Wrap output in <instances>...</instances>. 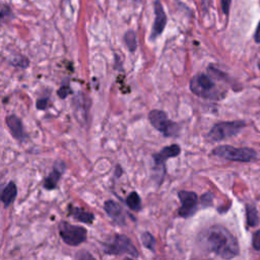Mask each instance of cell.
<instances>
[{
	"instance_id": "cell-1",
	"label": "cell",
	"mask_w": 260,
	"mask_h": 260,
	"mask_svg": "<svg viewBox=\"0 0 260 260\" xmlns=\"http://www.w3.org/2000/svg\"><path fill=\"white\" fill-rule=\"evenodd\" d=\"M202 242L207 250L224 259H231L239 254L237 239L223 226L216 225L202 234Z\"/></svg>"
},
{
	"instance_id": "cell-2",
	"label": "cell",
	"mask_w": 260,
	"mask_h": 260,
	"mask_svg": "<svg viewBox=\"0 0 260 260\" xmlns=\"http://www.w3.org/2000/svg\"><path fill=\"white\" fill-rule=\"evenodd\" d=\"M213 154L227 161L251 162L257 158V153L252 148L234 147L231 145H221L213 150Z\"/></svg>"
},
{
	"instance_id": "cell-3",
	"label": "cell",
	"mask_w": 260,
	"mask_h": 260,
	"mask_svg": "<svg viewBox=\"0 0 260 260\" xmlns=\"http://www.w3.org/2000/svg\"><path fill=\"white\" fill-rule=\"evenodd\" d=\"M104 252L109 255L127 254L133 258H138L139 253L132 241L125 235H116L110 243L105 244Z\"/></svg>"
},
{
	"instance_id": "cell-4",
	"label": "cell",
	"mask_w": 260,
	"mask_h": 260,
	"mask_svg": "<svg viewBox=\"0 0 260 260\" xmlns=\"http://www.w3.org/2000/svg\"><path fill=\"white\" fill-rule=\"evenodd\" d=\"M244 127L245 123L243 121L220 122L214 125L209 134H207V138L211 141H221L237 135Z\"/></svg>"
},
{
	"instance_id": "cell-5",
	"label": "cell",
	"mask_w": 260,
	"mask_h": 260,
	"mask_svg": "<svg viewBox=\"0 0 260 260\" xmlns=\"http://www.w3.org/2000/svg\"><path fill=\"white\" fill-rule=\"evenodd\" d=\"M58 231L62 241L69 246H79L87 240V230L82 226L62 221L58 226Z\"/></svg>"
},
{
	"instance_id": "cell-6",
	"label": "cell",
	"mask_w": 260,
	"mask_h": 260,
	"mask_svg": "<svg viewBox=\"0 0 260 260\" xmlns=\"http://www.w3.org/2000/svg\"><path fill=\"white\" fill-rule=\"evenodd\" d=\"M148 120L150 124L166 137H171L178 133V124L170 120L166 112L162 110L150 111L148 114Z\"/></svg>"
},
{
	"instance_id": "cell-7",
	"label": "cell",
	"mask_w": 260,
	"mask_h": 260,
	"mask_svg": "<svg viewBox=\"0 0 260 260\" xmlns=\"http://www.w3.org/2000/svg\"><path fill=\"white\" fill-rule=\"evenodd\" d=\"M190 90L191 92L201 98L213 99L218 96L217 87L210 75L200 73L195 75L190 81Z\"/></svg>"
},
{
	"instance_id": "cell-8",
	"label": "cell",
	"mask_w": 260,
	"mask_h": 260,
	"mask_svg": "<svg viewBox=\"0 0 260 260\" xmlns=\"http://www.w3.org/2000/svg\"><path fill=\"white\" fill-rule=\"evenodd\" d=\"M181 152V147L179 144H171L163 149H161L159 152L154 153L152 155L153 163H154V170L157 172H160L161 180H164V176L166 173V162L169 159L176 158Z\"/></svg>"
},
{
	"instance_id": "cell-9",
	"label": "cell",
	"mask_w": 260,
	"mask_h": 260,
	"mask_svg": "<svg viewBox=\"0 0 260 260\" xmlns=\"http://www.w3.org/2000/svg\"><path fill=\"white\" fill-rule=\"evenodd\" d=\"M178 197L182 203L181 207L178 210V215L181 218H190L193 216L197 210L198 196L193 191L181 190L178 192Z\"/></svg>"
},
{
	"instance_id": "cell-10",
	"label": "cell",
	"mask_w": 260,
	"mask_h": 260,
	"mask_svg": "<svg viewBox=\"0 0 260 260\" xmlns=\"http://www.w3.org/2000/svg\"><path fill=\"white\" fill-rule=\"evenodd\" d=\"M154 14H155V18H154L153 27L150 35L151 40L158 38L164 32L167 24V15L165 13L162 3L160 2V0H155L154 2Z\"/></svg>"
},
{
	"instance_id": "cell-11",
	"label": "cell",
	"mask_w": 260,
	"mask_h": 260,
	"mask_svg": "<svg viewBox=\"0 0 260 260\" xmlns=\"http://www.w3.org/2000/svg\"><path fill=\"white\" fill-rule=\"evenodd\" d=\"M65 170V166L62 163H57L54 166L53 171H52L44 180L43 182V186L46 190H54L58 183H59V180L63 174Z\"/></svg>"
},
{
	"instance_id": "cell-12",
	"label": "cell",
	"mask_w": 260,
	"mask_h": 260,
	"mask_svg": "<svg viewBox=\"0 0 260 260\" xmlns=\"http://www.w3.org/2000/svg\"><path fill=\"white\" fill-rule=\"evenodd\" d=\"M5 121L7 127L9 128L11 135L19 141L22 140L24 138V132H23V126L21 120L15 115H9L6 117Z\"/></svg>"
},
{
	"instance_id": "cell-13",
	"label": "cell",
	"mask_w": 260,
	"mask_h": 260,
	"mask_svg": "<svg viewBox=\"0 0 260 260\" xmlns=\"http://www.w3.org/2000/svg\"><path fill=\"white\" fill-rule=\"evenodd\" d=\"M69 216L72 217L74 220L82 222L84 224H92L95 220L94 214L87 212L81 209V207L73 206V205L69 206Z\"/></svg>"
},
{
	"instance_id": "cell-14",
	"label": "cell",
	"mask_w": 260,
	"mask_h": 260,
	"mask_svg": "<svg viewBox=\"0 0 260 260\" xmlns=\"http://www.w3.org/2000/svg\"><path fill=\"white\" fill-rule=\"evenodd\" d=\"M104 209H105L107 215L113 219V221L115 222H119L120 224L123 223V217H122V209L121 206L119 205V203H117L114 200H108L105 202V205H104Z\"/></svg>"
},
{
	"instance_id": "cell-15",
	"label": "cell",
	"mask_w": 260,
	"mask_h": 260,
	"mask_svg": "<svg viewBox=\"0 0 260 260\" xmlns=\"http://www.w3.org/2000/svg\"><path fill=\"white\" fill-rule=\"evenodd\" d=\"M17 195V188L14 182L10 181L8 182V184L4 187V189L1 192V201L4 204L5 209L14 201L15 197Z\"/></svg>"
},
{
	"instance_id": "cell-16",
	"label": "cell",
	"mask_w": 260,
	"mask_h": 260,
	"mask_svg": "<svg viewBox=\"0 0 260 260\" xmlns=\"http://www.w3.org/2000/svg\"><path fill=\"white\" fill-rule=\"evenodd\" d=\"M125 203L133 212H139L141 210V198L135 191H132L126 197Z\"/></svg>"
},
{
	"instance_id": "cell-17",
	"label": "cell",
	"mask_w": 260,
	"mask_h": 260,
	"mask_svg": "<svg viewBox=\"0 0 260 260\" xmlns=\"http://www.w3.org/2000/svg\"><path fill=\"white\" fill-rule=\"evenodd\" d=\"M246 217H247V224L249 227H256L259 224V218L257 214L256 207L248 204L246 206Z\"/></svg>"
},
{
	"instance_id": "cell-18",
	"label": "cell",
	"mask_w": 260,
	"mask_h": 260,
	"mask_svg": "<svg viewBox=\"0 0 260 260\" xmlns=\"http://www.w3.org/2000/svg\"><path fill=\"white\" fill-rule=\"evenodd\" d=\"M124 42L130 52H134L137 48L136 34L133 31H128L124 35Z\"/></svg>"
},
{
	"instance_id": "cell-19",
	"label": "cell",
	"mask_w": 260,
	"mask_h": 260,
	"mask_svg": "<svg viewBox=\"0 0 260 260\" xmlns=\"http://www.w3.org/2000/svg\"><path fill=\"white\" fill-rule=\"evenodd\" d=\"M141 242L145 248L154 253L155 251V239L150 233L145 232L141 235Z\"/></svg>"
},
{
	"instance_id": "cell-20",
	"label": "cell",
	"mask_w": 260,
	"mask_h": 260,
	"mask_svg": "<svg viewBox=\"0 0 260 260\" xmlns=\"http://www.w3.org/2000/svg\"><path fill=\"white\" fill-rule=\"evenodd\" d=\"M11 63L14 65V66H17V67H21V68H27L29 66V60L25 58V57H16L15 60L11 61Z\"/></svg>"
},
{
	"instance_id": "cell-21",
	"label": "cell",
	"mask_w": 260,
	"mask_h": 260,
	"mask_svg": "<svg viewBox=\"0 0 260 260\" xmlns=\"http://www.w3.org/2000/svg\"><path fill=\"white\" fill-rule=\"evenodd\" d=\"M253 247L257 251H260V230H258L253 236Z\"/></svg>"
},
{
	"instance_id": "cell-22",
	"label": "cell",
	"mask_w": 260,
	"mask_h": 260,
	"mask_svg": "<svg viewBox=\"0 0 260 260\" xmlns=\"http://www.w3.org/2000/svg\"><path fill=\"white\" fill-rule=\"evenodd\" d=\"M71 94V90H70V88L68 87V86H63V87H61L60 89H59V91H58V96L61 98V99H64V98H66L68 95H70Z\"/></svg>"
},
{
	"instance_id": "cell-23",
	"label": "cell",
	"mask_w": 260,
	"mask_h": 260,
	"mask_svg": "<svg viewBox=\"0 0 260 260\" xmlns=\"http://www.w3.org/2000/svg\"><path fill=\"white\" fill-rule=\"evenodd\" d=\"M37 108L39 110H46L48 108V99H39L37 102Z\"/></svg>"
},
{
	"instance_id": "cell-24",
	"label": "cell",
	"mask_w": 260,
	"mask_h": 260,
	"mask_svg": "<svg viewBox=\"0 0 260 260\" xmlns=\"http://www.w3.org/2000/svg\"><path fill=\"white\" fill-rule=\"evenodd\" d=\"M230 2H231V0H221L222 8H223V11H224L225 14H228V13H229V10H230Z\"/></svg>"
},
{
	"instance_id": "cell-25",
	"label": "cell",
	"mask_w": 260,
	"mask_h": 260,
	"mask_svg": "<svg viewBox=\"0 0 260 260\" xmlns=\"http://www.w3.org/2000/svg\"><path fill=\"white\" fill-rule=\"evenodd\" d=\"M202 203H204V205L206 204H211L212 200H213V195L211 193H205L202 197H201Z\"/></svg>"
},
{
	"instance_id": "cell-26",
	"label": "cell",
	"mask_w": 260,
	"mask_h": 260,
	"mask_svg": "<svg viewBox=\"0 0 260 260\" xmlns=\"http://www.w3.org/2000/svg\"><path fill=\"white\" fill-rule=\"evenodd\" d=\"M9 12H10L9 7L6 6V5H4V4H2V7H1V18H2V20L4 19L5 15H8V14H9Z\"/></svg>"
},
{
	"instance_id": "cell-27",
	"label": "cell",
	"mask_w": 260,
	"mask_h": 260,
	"mask_svg": "<svg viewBox=\"0 0 260 260\" xmlns=\"http://www.w3.org/2000/svg\"><path fill=\"white\" fill-rule=\"evenodd\" d=\"M255 41L257 43H260V21L257 25V29H256V32H255Z\"/></svg>"
},
{
	"instance_id": "cell-28",
	"label": "cell",
	"mask_w": 260,
	"mask_h": 260,
	"mask_svg": "<svg viewBox=\"0 0 260 260\" xmlns=\"http://www.w3.org/2000/svg\"><path fill=\"white\" fill-rule=\"evenodd\" d=\"M122 173H123V172H122V169L120 168L119 165H117V167H116V177H120Z\"/></svg>"
},
{
	"instance_id": "cell-29",
	"label": "cell",
	"mask_w": 260,
	"mask_h": 260,
	"mask_svg": "<svg viewBox=\"0 0 260 260\" xmlns=\"http://www.w3.org/2000/svg\"><path fill=\"white\" fill-rule=\"evenodd\" d=\"M76 257L77 258H94L91 254H87V255H82V253H81V255H76Z\"/></svg>"
}]
</instances>
